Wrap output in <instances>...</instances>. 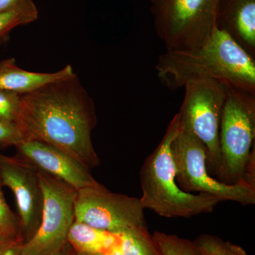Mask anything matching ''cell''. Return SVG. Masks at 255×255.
Instances as JSON below:
<instances>
[{
	"mask_svg": "<svg viewBox=\"0 0 255 255\" xmlns=\"http://www.w3.org/2000/svg\"><path fill=\"white\" fill-rule=\"evenodd\" d=\"M16 124L24 140L50 144L90 169L100 164L92 139L95 103L76 73L21 95Z\"/></svg>",
	"mask_w": 255,
	"mask_h": 255,
	"instance_id": "obj_1",
	"label": "cell"
},
{
	"mask_svg": "<svg viewBox=\"0 0 255 255\" xmlns=\"http://www.w3.org/2000/svg\"><path fill=\"white\" fill-rule=\"evenodd\" d=\"M155 70L172 91L190 80L213 79L255 95L254 57L221 28L196 49L166 50L159 55Z\"/></svg>",
	"mask_w": 255,
	"mask_h": 255,
	"instance_id": "obj_2",
	"label": "cell"
},
{
	"mask_svg": "<svg viewBox=\"0 0 255 255\" xmlns=\"http://www.w3.org/2000/svg\"><path fill=\"white\" fill-rule=\"evenodd\" d=\"M180 127L177 113L169 124L159 145L145 159L140 172L142 206L167 219H189L210 214L222 202L216 196L187 192L178 185L172 144Z\"/></svg>",
	"mask_w": 255,
	"mask_h": 255,
	"instance_id": "obj_3",
	"label": "cell"
},
{
	"mask_svg": "<svg viewBox=\"0 0 255 255\" xmlns=\"http://www.w3.org/2000/svg\"><path fill=\"white\" fill-rule=\"evenodd\" d=\"M255 95L227 83L220 125L219 181L255 184Z\"/></svg>",
	"mask_w": 255,
	"mask_h": 255,
	"instance_id": "obj_4",
	"label": "cell"
},
{
	"mask_svg": "<svg viewBox=\"0 0 255 255\" xmlns=\"http://www.w3.org/2000/svg\"><path fill=\"white\" fill-rule=\"evenodd\" d=\"M219 0H151L156 34L167 51L199 48L217 28Z\"/></svg>",
	"mask_w": 255,
	"mask_h": 255,
	"instance_id": "obj_5",
	"label": "cell"
},
{
	"mask_svg": "<svg viewBox=\"0 0 255 255\" xmlns=\"http://www.w3.org/2000/svg\"><path fill=\"white\" fill-rule=\"evenodd\" d=\"M172 153L176 180L183 190L209 194L222 201H233L243 206L255 204V184L248 182L226 184L209 174L204 144L182 123L172 142Z\"/></svg>",
	"mask_w": 255,
	"mask_h": 255,
	"instance_id": "obj_6",
	"label": "cell"
},
{
	"mask_svg": "<svg viewBox=\"0 0 255 255\" xmlns=\"http://www.w3.org/2000/svg\"><path fill=\"white\" fill-rule=\"evenodd\" d=\"M179 114L181 123L204 144L209 174L219 177L221 167L220 125L227 83L213 79L190 80Z\"/></svg>",
	"mask_w": 255,
	"mask_h": 255,
	"instance_id": "obj_7",
	"label": "cell"
},
{
	"mask_svg": "<svg viewBox=\"0 0 255 255\" xmlns=\"http://www.w3.org/2000/svg\"><path fill=\"white\" fill-rule=\"evenodd\" d=\"M38 177L43 196L41 224L31 239L23 243L21 255H46L58 251L68 243L75 221L78 191L41 169Z\"/></svg>",
	"mask_w": 255,
	"mask_h": 255,
	"instance_id": "obj_8",
	"label": "cell"
},
{
	"mask_svg": "<svg viewBox=\"0 0 255 255\" xmlns=\"http://www.w3.org/2000/svg\"><path fill=\"white\" fill-rule=\"evenodd\" d=\"M75 221L113 233L147 228L140 198L112 192L100 185L78 191Z\"/></svg>",
	"mask_w": 255,
	"mask_h": 255,
	"instance_id": "obj_9",
	"label": "cell"
},
{
	"mask_svg": "<svg viewBox=\"0 0 255 255\" xmlns=\"http://www.w3.org/2000/svg\"><path fill=\"white\" fill-rule=\"evenodd\" d=\"M0 179L14 194L23 243L31 239L41 224L43 191L38 169L16 155L0 154Z\"/></svg>",
	"mask_w": 255,
	"mask_h": 255,
	"instance_id": "obj_10",
	"label": "cell"
},
{
	"mask_svg": "<svg viewBox=\"0 0 255 255\" xmlns=\"http://www.w3.org/2000/svg\"><path fill=\"white\" fill-rule=\"evenodd\" d=\"M16 154L37 168L66 183L77 191L102 185L91 169L55 146L34 140H25L16 147Z\"/></svg>",
	"mask_w": 255,
	"mask_h": 255,
	"instance_id": "obj_11",
	"label": "cell"
},
{
	"mask_svg": "<svg viewBox=\"0 0 255 255\" xmlns=\"http://www.w3.org/2000/svg\"><path fill=\"white\" fill-rule=\"evenodd\" d=\"M217 27L255 57V0H219Z\"/></svg>",
	"mask_w": 255,
	"mask_h": 255,
	"instance_id": "obj_12",
	"label": "cell"
},
{
	"mask_svg": "<svg viewBox=\"0 0 255 255\" xmlns=\"http://www.w3.org/2000/svg\"><path fill=\"white\" fill-rule=\"evenodd\" d=\"M73 67L67 65L55 73H36L17 66L14 58L0 61V90L18 95L31 93L47 84L75 75Z\"/></svg>",
	"mask_w": 255,
	"mask_h": 255,
	"instance_id": "obj_13",
	"label": "cell"
},
{
	"mask_svg": "<svg viewBox=\"0 0 255 255\" xmlns=\"http://www.w3.org/2000/svg\"><path fill=\"white\" fill-rule=\"evenodd\" d=\"M119 241V233L108 232L77 221L72 224L68 235L69 244L76 254L80 255H113Z\"/></svg>",
	"mask_w": 255,
	"mask_h": 255,
	"instance_id": "obj_14",
	"label": "cell"
},
{
	"mask_svg": "<svg viewBox=\"0 0 255 255\" xmlns=\"http://www.w3.org/2000/svg\"><path fill=\"white\" fill-rule=\"evenodd\" d=\"M120 241L114 255H162L147 228L119 233Z\"/></svg>",
	"mask_w": 255,
	"mask_h": 255,
	"instance_id": "obj_15",
	"label": "cell"
},
{
	"mask_svg": "<svg viewBox=\"0 0 255 255\" xmlns=\"http://www.w3.org/2000/svg\"><path fill=\"white\" fill-rule=\"evenodd\" d=\"M38 16L33 0H21L14 7L0 11V41L6 39L13 28L33 22Z\"/></svg>",
	"mask_w": 255,
	"mask_h": 255,
	"instance_id": "obj_16",
	"label": "cell"
},
{
	"mask_svg": "<svg viewBox=\"0 0 255 255\" xmlns=\"http://www.w3.org/2000/svg\"><path fill=\"white\" fill-rule=\"evenodd\" d=\"M152 238L162 255H211L195 241L175 235L155 232Z\"/></svg>",
	"mask_w": 255,
	"mask_h": 255,
	"instance_id": "obj_17",
	"label": "cell"
},
{
	"mask_svg": "<svg viewBox=\"0 0 255 255\" xmlns=\"http://www.w3.org/2000/svg\"><path fill=\"white\" fill-rule=\"evenodd\" d=\"M0 179V239L22 237L19 219L8 205Z\"/></svg>",
	"mask_w": 255,
	"mask_h": 255,
	"instance_id": "obj_18",
	"label": "cell"
},
{
	"mask_svg": "<svg viewBox=\"0 0 255 255\" xmlns=\"http://www.w3.org/2000/svg\"><path fill=\"white\" fill-rule=\"evenodd\" d=\"M195 242L211 255H248L241 246L223 241L216 236L203 235Z\"/></svg>",
	"mask_w": 255,
	"mask_h": 255,
	"instance_id": "obj_19",
	"label": "cell"
},
{
	"mask_svg": "<svg viewBox=\"0 0 255 255\" xmlns=\"http://www.w3.org/2000/svg\"><path fill=\"white\" fill-rule=\"evenodd\" d=\"M21 105V96L0 90V120L16 123Z\"/></svg>",
	"mask_w": 255,
	"mask_h": 255,
	"instance_id": "obj_20",
	"label": "cell"
},
{
	"mask_svg": "<svg viewBox=\"0 0 255 255\" xmlns=\"http://www.w3.org/2000/svg\"><path fill=\"white\" fill-rule=\"evenodd\" d=\"M24 140L22 132L16 124L0 120V147L14 146Z\"/></svg>",
	"mask_w": 255,
	"mask_h": 255,
	"instance_id": "obj_21",
	"label": "cell"
},
{
	"mask_svg": "<svg viewBox=\"0 0 255 255\" xmlns=\"http://www.w3.org/2000/svg\"><path fill=\"white\" fill-rule=\"evenodd\" d=\"M22 237L0 239V255H21Z\"/></svg>",
	"mask_w": 255,
	"mask_h": 255,
	"instance_id": "obj_22",
	"label": "cell"
},
{
	"mask_svg": "<svg viewBox=\"0 0 255 255\" xmlns=\"http://www.w3.org/2000/svg\"><path fill=\"white\" fill-rule=\"evenodd\" d=\"M74 254H75V252H74L73 248L68 242L65 246L62 247L58 251L53 252V253L46 255H74Z\"/></svg>",
	"mask_w": 255,
	"mask_h": 255,
	"instance_id": "obj_23",
	"label": "cell"
},
{
	"mask_svg": "<svg viewBox=\"0 0 255 255\" xmlns=\"http://www.w3.org/2000/svg\"><path fill=\"white\" fill-rule=\"evenodd\" d=\"M21 0H0V11H6L14 7Z\"/></svg>",
	"mask_w": 255,
	"mask_h": 255,
	"instance_id": "obj_24",
	"label": "cell"
},
{
	"mask_svg": "<svg viewBox=\"0 0 255 255\" xmlns=\"http://www.w3.org/2000/svg\"><path fill=\"white\" fill-rule=\"evenodd\" d=\"M77 255H103V254H100V253H94V254H82V255H80V254H76Z\"/></svg>",
	"mask_w": 255,
	"mask_h": 255,
	"instance_id": "obj_25",
	"label": "cell"
},
{
	"mask_svg": "<svg viewBox=\"0 0 255 255\" xmlns=\"http://www.w3.org/2000/svg\"><path fill=\"white\" fill-rule=\"evenodd\" d=\"M74 255H76V253H75V254H74Z\"/></svg>",
	"mask_w": 255,
	"mask_h": 255,
	"instance_id": "obj_26",
	"label": "cell"
}]
</instances>
